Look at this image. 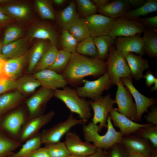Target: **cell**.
I'll list each match as a JSON object with an SVG mask.
<instances>
[{"instance_id":"f907efd6","label":"cell","mask_w":157,"mask_h":157,"mask_svg":"<svg viewBox=\"0 0 157 157\" xmlns=\"http://www.w3.org/2000/svg\"><path fill=\"white\" fill-rule=\"evenodd\" d=\"M146 80V83L147 86L149 87L154 84L157 78L154 75L149 72H147L143 76Z\"/></svg>"},{"instance_id":"5bb4252c","label":"cell","mask_w":157,"mask_h":157,"mask_svg":"<svg viewBox=\"0 0 157 157\" xmlns=\"http://www.w3.org/2000/svg\"><path fill=\"white\" fill-rule=\"evenodd\" d=\"M121 79L124 85L126 87L135 100L136 113L134 121L139 122L144 113L150 106L155 104L156 101L145 96L139 92L134 86L131 79L123 78Z\"/></svg>"},{"instance_id":"8992f818","label":"cell","mask_w":157,"mask_h":157,"mask_svg":"<svg viewBox=\"0 0 157 157\" xmlns=\"http://www.w3.org/2000/svg\"><path fill=\"white\" fill-rule=\"evenodd\" d=\"M83 85L76 87L75 90L78 96L82 98H88L92 101L101 97L103 92L108 89L112 84L107 72L93 81L83 79Z\"/></svg>"},{"instance_id":"11a10c76","label":"cell","mask_w":157,"mask_h":157,"mask_svg":"<svg viewBox=\"0 0 157 157\" xmlns=\"http://www.w3.org/2000/svg\"><path fill=\"white\" fill-rule=\"evenodd\" d=\"M91 1L98 8L104 6L110 1L108 0H92Z\"/></svg>"},{"instance_id":"7a4b0ae2","label":"cell","mask_w":157,"mask_h":157,"mask_svg":"<svg viewBox=\"0 0 157 157\" xmlns=\"http://www.w3.org/2000/svg\"><path fill=\"white\" fill-rule=\"evenodd\" d=\"M106 123L107 130L102 135L99 133L100 131L97 124L90 122L84 125L83 131L85 141L92 142L97 148L102 149H109L115 144L120 143L123 136L120 131L116 130L109 116Z\"/></svg>"},{"instance_id":"7bdbcfd3","label":"cell","mask_w":157,"mask_h":157,"mask_svg":"<svg viewBox=\"0 0 157 157\" xmlns=\"http://www.w3.org/2000/svg\"><path fill=\"white\" fill-rule=\"evenodd\" d=\"M137 132L138 135L149 140L154 147H157V126L144 127Z\"/></svg>"},{"instance_id":"d590c367","label":"cell","mask_w":157,"mask_h":157,"mask_svg":"<svg viewBox=\"0 0 157 157\" xmlns=\"http://www.w3.org/2000/svg\"><path fill=\"white\" fill-rule=\"evenodd\" d=\"M76 52L81 55L91 57H98V53L93 38L90 36L78 43Z\"/></svg>"},{"instance_id":"9f6ffc18","label":"cell","mask_w":157,"mask_h":157,"mask_svg":"<svg viewBox=\"0 0 157 157\" xmlns=\"http://www.w3.org/2000/svg\"><path fill=\"white\" fill-rule=\"evenodd\" d=\"M128 157H147L144 155L138 153L129 154Z\"/></svg>"},{"instance_id":"9a60e30c","label":"cell","mask_w":157,"mask_h":157,"mask_svg":"<svg viewBox=\"0 0 157 157\" xmlns=\"http://www.w3.org/2000/svg\"><path fill=\"white\" fill-rule=\"evenodd\" d=\"M109 116L113 124L119 129L123 136L130 135L142 128L153 125L148 123L141 124L135 122L119 113L115 108L111 109Z\"/></svg>"},{"instance_id":"f1b7e54d","label":"cell","mask_w":157,"mask_h":157,"mask_svg":"<svg viewBox=\"0 0 157 157\" xmlns=\"http://www.w3.org/2000/svg\"><path fill=\"white\" fill-rule=\"evenodd\" d=\"M142 37L144 52L151 57L157 56V31L154 29H145Z\"/></svg>"},{"instance_id":"d4e9b609","label":"cell","mask_w":157,"mask_h":157,"mask_svg":"<svg viewBox=\"0 0 157 157\" xmlns=\"http://www.w3.org/2000/svg\"><path fill=\"white\" fill-rule=\"evenodd\" d=\"M129 68L132 78L136 80L140 79L143 76V73L149 67L148 61L141 56L133 53L123 54Z\"/></svg>"},{"instance_id":"b9f144b4","label":"cell","mask_w":157,"mask_h":157,"mask_svg":"<svg viewBox=\"0 0 157 157\" xmlns=\"http://www.w3.org/2000/svg\"><path fill=\"white\" fill-rule=\"evenodd\" d=\"M79 11L85 18L95 14L98 12V8L90 0H76Z\"/></svg>"},{"instance_id":"52a82bcc","label":"cell","mask_w":157,"mask_h":157,"mask_svg":"<svg viewBox=\"0 0 157 157\" xmlns=\"http://www.w3.org/2000/svg\"><path fill=\"white\" fill-rule=\"evenodd\" d=\"M145 29V26L140 22L122 17L114 19L109 35L115 39L117 37L132 36L141 33Z\"/></svg>"},{"instance_id":"94428289","label":"cell","mask_w":157,"mask_h":157,"mask_svg":"<svg viewBox=\"0 0 157 157\" xmlns=\"http://www.w3.org/2000/svg\"><path fill=\"white\" fill-rule=\"evenodd\" d=\"M66 157H84L80 156H76V155H73L72 154H70L66 156Z\"/></svg>"},{"instance_id":"6125c7cd","label":"cell","mask_w":157,"mask_h":157,"mask_svg":"<svg viewBox=\"0 0 157 157\" xmlns=\"http://www.w3.org/2000/svg\"><path fill=\"white\" fill-rule=\"evenodd\" d=\"M152 157H157V155H155L153 156Z\"/></svg>"},{"instance_id":"4316f807","label":"cell","mask_w":157,"mask_h":157,"mask_svg":"<svg viewBox=\"0 0 157 157\" xmlns=\"http://www.w3.org/2000/svg\"><path fill=\"white\" fill-rule=\"evenodd\" d=\"M44 40H42L37 43L31 49L28 58L26 72L30 74L33 71L40 60L51 44L49 45Z\"/></svg>"},{"instance_id":"4fadbf2b","label":"cell","mask_w":157,"mask_h":157,"mask_svg":"<svg viewBox=\"0 0 157 157\" xmlns=\"http://www.w3.org/2000/svg\"><path fill=\"white\" fill-rule=\"evenodd\" d=\"M90 36L93 38L109 35L114 19L95 14L85 18Z\"/></svg>"},{"instance_id":"83f0119b","label":"cell","mask_w":157,"mask_h":157,"mask_svg":"<svg viewBox=\"0 0 157 157\" xmlns=\"http://www.w3.org/2000/svg\"><path fill=\"white\" fill-rule=\"evenodd\" d=\"M16 90L0 95V114L13 109L22 101L23 94Z\"/></svg>"},{"instance_id":"d6986e66","label":"cell","mask_w":157,"mask_h":157,"mask_svg":"<svg viewBox=\"0 0 157 157\" xmlns=\"http://www.w3.org/2000/svg\"><path fill=\"white\" fill-rule=\"evenodd\" d=\"M28 120L24 111L19 109L11 112L5 117L2 126L13 139H18L22 126Z\"/></svg>"},{"instance_id":"7402d4cb","label":"cell","mask_w":157,"mask_h":157,"mask_svg":"<svg viewBox=\"0 0 157 157\" xmlns=\"http://www.w3.org/2000/svg\"><path fill=\"white\" fill-rule=\"evenodd\" d=\"M28 39L20 38L2 46L1 54L2 58L10 59L24 55L29 51Z\"/></svg>"},{"instance_id":"9c48e42d","label":"cell","mask_w":157,"mask_h":157,"mask_svg":"<svg viewBox=\"0 0 157 157\" xmlns=\"http://www.w3.org/2000/svg\"><path fill=\"white\" fill-rule=\"evenodd\" d=\"M89 103L94 113L92 122L96 124H99L100 131L104 127H106L107 120L115 104V100L108 94L95 101H89Z\"/></svg>"},{"instance_id":"c3c4849f","label":"cell","mask_w":157,"mask_h":157,"mask_svg":"<svg viewBox=\"0 0 157 157\" xmlns=\"http://www.w3.org/2000/svg\"><path fill=\"white\" fill-rule=\"evenodd\" d=\"M24 157H50L46 147H40Z\"/></svg>"},{"instance_id":"ac0fdd59","label":"cell","mask_w":157,"mask_h":157,"mask_svg":"<svg viewBox=\"0 0 157 157\" xmlns=\"http://www.w3.org/2000/svg\"><path fill=\"white\" fill-rule=\"evenodd\" d=\"M120 143L129 154H140L149 157L152 152V147L148 140L138 135L123 137Z\"/></svg>"},{"instance_id":"74e56055","label":"cell","mask_w":157,"mask_h":157,"mask_svg":"<svg viewBox=\"0 0 157 157\" xmlns=\"http://www.w3.org/2000/svg\"><path fill=\"white\" fill-rule=\"evenodd\" d=\"M72 54L63 50H58L54 61L48 69L62 74L67 67Z\"/></svg>"},{"instance_id":"5b68a950","label":"cell","mask_w":157,"mask_h":157,"mask_svg":"<svg viewBox=\"0 0 157 157\" xmlns=\"http://www.w3.org/2000/svg\"><path fill=\"white\" fill-rule=\"evenodd\" d=\"M85 122L81 119L74 118L73 115L71 114L66 120L60 122L52 127L44 130L40 134L42 143L46 144L58 142L72 127Z\"/></svg>"},{"instance_id":"6da1fadb","label":"cell","mask_w":157,"mask_h":157,"mask_svg":"<svg viewBox=\"0 0 157 157\" xmlns=\"http://www.w3.org/2000/svg\"><path fill=\"white\" fill-rule=\"evenodd\" d=\"M106 72V62L104 60L76 52L72 54L67 67L61 74L68 84L76 86L81 84L85 77H99Z\"/></svg>"},{"instance_id":"1f68e13d","label":"cell","mask_w":157,"mask_h":157,"mask_svg":"<svg viewBox=\"0 0 157 157\" xmlns=\"http://www.w3.org/2000/svg\"><path fill=\"white\" fill-rule=\"evenodd\" d=\"M42 144L40 134L38 133L25 141L18 151L10 157H24L40 147Z\"/></svg>"},{"instance_id":"44dd1931","label":"cell","mask_w":157,"mask_h":157,"mask_svg":"<svg viewBox=\"0 0 157 157\" xmlns=\"http://www.w3.org/2000/svg\"><path fill=\"white\" fill-rule=\"evenodd\" d=\"M29 40L38 39L42 40H48L51 44L56 46L58 38L55 30L49 25L40 23L35 24L31 27L28 33Z\"/></svg>"},{"instance_id":"ab89813d","label":"cell","mask_w":157,"mask_h":157,"mask_svg":"<svg viewBox=\"0 0 157 157\" xmlns=\"http://www.w3.org/2000/svg\"><path fill=\"white\" fill-rule=\"evenodd\" d=\"M45 145L50 157H66L71 154L64 142Z\"/></svg>"},{"instance_id":"816d5d0a","label":"cell","mask_w":157,"mask_h":157,"mask_svg":"<svg viewBox=\"0 0 157 157\" xmlns=\"http://www.w3.org/2000/svg\"><path fill=\"white\" fill-rule=\"evenodd\" d=\"M87 157H108L107 153L103 149L97 148L93 154Z\"/></svg>"},{"instance_id":"d6a6232c","label":"cell","mask_w":157,"mask_h":157,"mask_svg":"<svg viewBox=\"0 0 157 157\" xmlns=\"http://www.w3.org/2000/svg\"><path fill=\"white\" fill-rule=\"evenodd\" d=\"M58 50L56 46L51 44L40 60L33 73L48 69L54 61Z\"/></svg>"},{"instance_id":"30bf717a","label":"cell","mask_w":157,"mask_h":157,"mask_svg":"<svg viewBox=\"0 0 157 157\" xmlns=\"http://www.w3.org/2000/svg\"><path fill=\"white\" fill-rule=\"evenodd\" d=\"M54 92L42 87L26 100L28 119L44 114L43 111L47 103L54 96Z\"/></svg>"},{"instance_id":"cb8c5ba5","label":"cell","mask_w":157,"mask_h":157,"mask_svg":"<svg viewBox=\"0 0 157 157\" xmlns=\"http://www.w3.org/2000/svg\"><path fill=\"white\" fill-rule=\"evenodd\" d=\"M130 6L127 0H114L110 1L104 6L98 8V11L115 19L122 17L128 10Z\"/></svg>"},{"instance_id":"484cf974","label":"cell","mask_w":157,"mask_h":157,"mask_svg":"<svg viewBox=\"0 0 157 157\" xmlns=\"http://www.w3.org/2000/svg\"><path fill=\"white\" fill-rule=\"evenodd\" d=\"M79 18L75 1H71L60 12L58 15V21L63 29L67 30L76 23Z\"/></svg>"},{"instance_id":"6f0895ef","label":"cell","mask_w":157,"mask_h":157,"mask_svg":"<svg viewBox=\"0 0 157 157\" xmlns=\"http://www.w3.org/2000/svg\"><path fill=\"white\" fill-rule=\"evenodd\" d=\"M65 1V0H53L52 1L55 4L60 6L63 4Z\"/></svg>"},{"instance_id":"bcb514c9","label":"cell","mask_w":157,"mask_h":157,"mask_svg":"<svg viewBox=\"0 0 157 157\" xmlns=\"http://www.w3.org/2000/svg\"><path fill=\"white\" fill-rule=\"evenodd\" d=\"M109 149V157H128L129 153L120 143L115 144Z\"/></svg>"},{"instance_id":"f546056e","label":"cell","mask_w":157,"mask_h":157,"mask_svg":"<svg viewBox=\"0 0 157 157\" xmlns=\"http://www.w3.org/2000/svg\"><path fill=\"white\" fill-rule=\"evenodd\" d=\"M157 11V0H147L142 5L134 9L127 11L122 16L135 20L140 17Z\"/></svg>"},{"instance_id":"91938a15","label":"cell","mask_w":157,"mask_h":157,"mask_svg":"<svg viewBox=\"0 0 157 157\" xmlns=\"http://www.w3.org/2000/svg\"><path fill=\"white\" fill-rule=\"evenodd\" d=\"M154 84V86L151 89L152 91H155L157 90V79H156Z\"/></svg>"},{"instance_id":"4dcf8cb0","label":"cell","mask_w":157,"mask_h":157,"mask_svg":"<svg viewBox=\"0 0 157 157\" xmlns=\"http://www.w3.org/2000/svg\"><path fill=\"white\" fill-rule=\"evenodd\" d=\"M15 81L16 90L22 94L32 93L41 86L39 81L32 75L23 76Z\"/></svg>"},{"instance_id":"f5cc1de1","label":"cell","mask_w":157,"mask_h":157,"mask_svg":"<svg viewBox=\"0 0 157 157\" xmlns=\"http://www.w3.org/2000/svg\"><path fill=\"white\" fill-rule=\"evenodd\" d=\"M13 19L4 14L0 10V25L4 24L11 22Z\"/></svg>"},{"instance_id":"e0dca14e","label":"cell","mask_w":157,"mask_h":157,"mask_svg":"<svg viewBox=\"0 0 157 157\" xmlns=\"http://www.w3.org/2000/svg\"><path fill=\"white\" fill-rule=\"evenodd\" d=\"M140 34L132 36L117 37L114 43L116 49L123 54L134 53L142 56L144 52Z\"/></svg>"},{"instance_id":"ee69618b","label":"cell","mask_w":157,"mask_h":157,"mask_svg":"<svg viewBox=\"0 0 157 157\" xmlns=\"http://www.w3.org/2000/svg\"><path fill=\"white\" fill-rule=\"evenodd\" d=\"M23 31L19 27L10 26L6 29L2 41L3 45H5L15 41L22 36Z\"/></svg>"},{"instance_id":"60d3db41","label":"cell","mask_w":157,"mask_h":157,"mask_svg":"<svg viewBox=\"0 0 157 157\" xmlns=\"http://www.w3.org/2000/svg\"><path fill=\"white\" fill-rule=\"evenodd\" d=\"M22 143L0 134V157L10 153L19 147Z\"/></svg>"},{"instance_id":"681fc988","label":"cell","mask_w":157,"mask_h":157,"mask_svg":"<svg viewBox=\"0 0 157 157\" xmlns=\"http://www.w3.org/2000/svg\"><path fill=\"white\" fill-rule=\"evenodd\" d=\"M146 120L148 124L154 126H157V108H153L149 112L146 118Z\"/></svg>"},{"instance_id":"2e32d148","label":"cell","mask_w":157,"mask_h":157,"mask_svg":"<svg viewBox=\"0 0 157 157\" xmlns=\"http://www.w3.org/2000/svg\"><path fill=\"white\" fill-rule=\"evenodd\" d=\"M32 75L39 81L42 87L53 90L63 88L68 85L61 74L51 69L42 70Z\"/></svg>"},{"instance_id":"8d00e7d4","label":"cell","mask_w":157,"mask_h":157,"mask_svg":"<svg viewBox=\"0 0 157 157\" xmlns=\"http://www.w3.org/2000/svg\"><path fill=\"white\" fill-rule=\"evenodd\" d=\"M34 4L37 12L42 19L52 20L55 19L54 10L49 1L36 0L34 1Z\"/></svg>"},{"instance_id":"603a6c76","label":"cell","mask_w":157,"mask_h":157,"mask_svg":"<svg viewBox=\"0 0 157 157\" xmlns=\"http://www.w3.org/2000/svg\"><path fill=\"white\" fill-rule=\"evenodd\" d=\"M0 10L13 19L21 21L28 20L32 16L30 6L25 3H13L3 6H0Z\"/></svg>"},{"instance_id":"ffe728a7","label":"cell","mask_w":157,"mask_h":157,"mask_svg":"<svg viewBox=\"0 0 157 157\" xmlns=\"http://www.w3.org/2000/svg\"><path fill=\"white\" fill-rule=\"evenodd\" d=\"M31 50H30L26 54L19 57L4 60L3 72L8 78L13 80L18 78L28 62Z\"/></svg>"},{"instance_id":"836d02e7","label":"cell","mask_w":157,"mask_h":157,"mask_svg":"<svg viewBox=\"0 0 157 157\" xmlns=\"http://www.w3.org/2000/svg\"><path fill=\"white\" fill-rule=\"evenodd\" d=\"M67 30L78 43L90 36L84 18L79 17L76 23Z\"/></svg>"},{"instance_id":"db71d44e","label":"cell","mask_w":157,"mask_h":157,"mask_svg":"<svg viewBox=\"0 0 157 157\" xmlns=\"http://www.w3.org/2000/svg\"><path fill=\"white\" fill-rule=\"evenodd\" d=\"M130 6L138 8L142 5L145 2L144 0H127Z\"/></svg>"},{"instance_id":"7dc6e473","label":"cell","mask_w":157,"mask_h":157,"mask_svg":"<svg viewBox=\"0 0 157 157\" xmlns=\"http://www.w3.org/2000/svg\"><path fill=\"white\" fill-rule=\"evenodd\" d=\"M136 20L149 28L154 29L157 27V16L145 17L139 18Z\"/></svg>"},{"instance_id":"f6af8a7d","label":"cell","mask_w":157,"mask_h":157,"mask_svg":"<svg viewBox=\"0 0 157 157\" xmlns=\"http://www.w3.org/2000/svg\"><path fill=\"white\" fill-rule=\"evenodd\" d=\"M16 89L15 80L5 77L0 78V94Z\"/></svg>"},{"instance_id":"7c38bea8","label":"cell","mask_w":157,"mask_h":157,"mask_svg":"<svg viewBox=\"0 0 157 157\" xmlns=\"http://www.w3.org/2000/svg\"><path fill=\"white\" fill-rule=\"evenodd\" d=\"M64 142L71 154L78 156L87 157L94 153L97 149L93 144L83 141L74 132L67 133Z\"/></svg>"},{"instance_id":"8fae6325","label":"cell","mask_w":157,"mask_h":157,"mask_svg":"<svg viewBox=\"0 0 157 157\" xmlns=\"http://www.w3.org/2000/svg\"><path fill=\"white\" fill-rule=\"evenodd\" d=\"M55 115L53 110L28 119L22 126L18 138V141L24 142L38 134L40 130L49 123Z\"/></svg>"},{"instance_id":"f35d334b","label":"cell","mask_w":157,"mask_h":157,"mask_svg":"<svg viewBox=\"0 0 157 157\" xmlns=\"http://www.w3.org/2000/svg\"><path fill=\"white\" fill-rule=\"evenodd\" d=\"M78 42L67 30L62 29L60 37L62 50L72 54L76 52Z\"/></svg>"},{"instance_id":"680465c9","label":"cell","mask_w":157,"mask_h":157,"mask_svg":"<svg viewBox=\"0 0 157 157\" xmlns=\"http://www.w3.org/2000/svg\"><path fill=\"white\" fill-rule=\"evenodd\" d=\"M12 0H0V4L10 3L14 1Z\"/></svg>"},{"instance_id":"3957f363","label":"cell","mask_w":157,"mask_h":157,"mask_svg":"<svg viewBox=\"0 0 157 157\" xmlns=\"http://www.w3.org/2000/svg\"><path fill=\"white\" fill-rule=\"evenodd\" d=\"M54 96L60 100L72 113L77 114L86 122L92 115L91 108L89 103L80 97L75 90L66 86L62 90H54Z\"/></svg>"},{"instance_id":"ba28073f","label":"cell","mask_w":157,"mask_h":157,"mask_svg":"<svg viewBox=\"0 0 157 157\" xmlns=\"http://www.w3.org/2000/svg\"><path fill=\"white\" fill-rule=\"evenodd\" d=\"M115 103L118 106L117 110L120 114L134 121L136 116V105L132 96L127 89L124 86L121 79L117 83Z\"/></svg>"},{"instance_id":"e575fe53","label":"cell","mask_w":157,"mask_h":157,"mask_svg":"<svg viewBox=\"0 0 157 157\" xmlns=\"http://www.w3.org/2000/svg\"><path fill=\"white\" fill-rule=\"evenodd\" d=\"M115 39L109 35L93 38L94 44L98 53V58L104 60L108 57L110 47L114 43Z\"/></svg>"},{"instance_id":"277c9868","label":"cell","mask_w":157,"mask_h":157,"mask_svg":"<svg viewBox=\"0 0 157 157\" xmlns=\"http://www.w3.org/2000/svg\"><path fill=\"white\" fill-rule=\"evenodd\" d=\"M106 62L107 73L113 84L115 85L123 78L132 79L131 72L122 53L112 45L109 51Z\"/></svg>"}]
</instances>
